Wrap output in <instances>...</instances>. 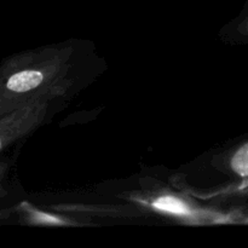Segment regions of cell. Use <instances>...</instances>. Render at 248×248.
I'll return each mask as SVG.
<instances>
[{
    "instance_id": "obj_1",
    "label": "cell",
    "mask_w": 248,
    "mask_h": 248,
    "mask_svg": "<svg viewBox=\"0 0 248 248\" xmlns=\"http://www.w3.org/2000/svg\"><path fill=\"white\" fill-rule=\"evenodd\" d=\"M43 81V74L34 70L15 74L7 81V87L15 92H26L39 86Z\"/></svg>"
},
{
    "instance_id": "obj_2",
    "label": "cell",
    "mask_w": 248,
    "mask_h": 248,
    "mask_svg": "<svg viewBox=\"0 0 248 248\" xmlns=\"http://www.w3.org/2000/svg\"><path fill=\"white\" fill-rule=\"evenodd\" d=\"M154 207H156L157 210L174 213V215H186V213H189L188 206L183 201L176 198H171V196L161 198L157 201H155Z\"/></svg>"
},
{
    "instance_id": "obj_3",
    "label": "cell",
    "mask_w": 248,
    "mask_h": 248,
    "mask_svg": "<svg viewBox=\"0 0 248 248\" xmlns=\"http://www.w3.org/2000/svg\"><path fill=\"white\" fill-rule=\"evenodd\" d=\"M234 171L241 177H248V143L242 145L232 160Z\"/></svg>"
}]
</instances>
